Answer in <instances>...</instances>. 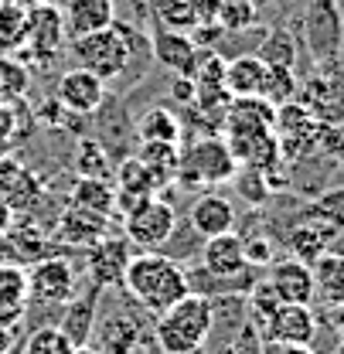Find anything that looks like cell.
Returning <instances> with one entry per match:
<instances>
[{
  "label": "cell",
  "instance_id": "5",
  "mask_svg": "<svg viewBox=\"0 0 344 354\" xmlns=\"http://www.w3.org/2000/svg\"><path fill=\"white\" fill-rule=\"evenodd\" d=\"M297 102L303 109L324 123V127H344V72L338 65V58L324 62V68L307 79L297 92Z\"/></svg>",
  "mask_w": 344,
  "mask_h": 354
},
{
  "label": "cell",
  "instance_id": "43",
  "mask_svg": "<svg viewBox=\"0 0 344 354\" xmlns=\"http://www.w3.org/2000/svg\"><path fill=\"white\" fill-rule=\"evenodd\" d=\"M262 354H317L310 344H280V341H266Z\"/></svg>",
  "mask_w": 344,
  "mask_h": 354
},
{
  "label": "cell",
  "instance_id": "13",
  "mask_svg": "<svg viewBox=\"0 0 344 354\" xmlns=\"http://www.w3.org/2000/svg\"><path fill=\"white\" fill-rule=\"evenodd\" d=\"M201 263H205V272L215 276V279H235V276H242V269L249 266L246 263V239H239L235 232L205 239Z\"/></svg>",
  "mask_w": 344,
  "mask_h": 354
},
{
  "label": "cell",
  "instance_id": "11",
  "mask_svg": "<svg viewBox=\"0 0 344 354\" xmlns=\"http://www.w3.org/2000/svg\"><path fill=\"white\" fill-rule=\"evenodd\" d=\"M55 95H58V106H62V109H69V113H75V116H89V113H96V109L102 106L106 82H102L99 75H92L89 68H69V72L58 79Z\"/></svg>",
  "mask_w": 344,
  "mask_h": 354
},
{
  "label": "cell",
  "instance_id": "35",
  "mask_svg": "<svg viewBox=\"0 0 344 354\" xmlns=\"http://www.w3.org/2000/svg\"><path fill=\"white\" fill-rule=\"evenodd\" d=\"M28 269L21 263H0V304H28Z\"/></svg>",
  "mask_w": 344,
  "mask_h": 354
},
{
  "label": "cell",
  "instance_id": "40",
  "mask_svg": "<svg viewBox=\"0 0 344 354\" xmlns=\"http://www.w3.org/2000/svg\"><path fill=\"white\" fill-rule=\"evenodd\" d=\"M273 259V249H269V242L266 239H256V242H246V263L249 266H266Z\"/></svg>",
  "mask_w": 344,
  "mask_h": 354
},
{
  "label": "cell",
  "instance_id": "4",
  "mask_svg": "<svg viewBox=\"0 0 344 354\" xmlns=\"http://www.w3.org/2000/svg\"><path fill=\"white\" fill-rule=\"evenodd\" d=\"M235 174H239V164L228 143L218 136L194 140L177 160V177L188 184H225V180H235Z\"/></svg>",
  "mask_w": 344,
  "mask_h": 354
},
{
  "label": "cell",
  "instance_id": "27",
  "mask_svg": "<svg viewBox=\"0 0 344 354\" xmlns=\"http://www.w3.org/2000/svg\"><path fill=\"white\" fill-rule=\"evenodd\" d=\"M136 136H140V143H147V140L177 143L181 140V120L164 106H150L147 113L136 116Z\"/></svg>",
  "mask_w": 344,
  "mask_h": 354
},
{
  "label": "cell",
  "instance_id": "39",
  "mask_svg": "<svg viewBox=\"0 0 344 354\" xmlns=\"http://www.w3.org/2000/svg\"><path fill=\"white\" fill-rule=\"evenodd\" d=\"M276 307H280V297L269 290V283H262V286L253 290V310L259 313V320H262V324L269 320V313H273Z\"/></svg>",
  "mask_w": 344,
  "mask_h": 354
},
{
  "label": "cell",
  "instance_id": "32",
  "mask_svg": "<svg viewBox=\"0 0 344 354\" xmlns=\"http://www.w3.org/2000/svg\"><path fill=\"white\" fill-rule=\"evenodd\" d=\"M24 17L28 7L17 0H0V55H10L24 44Z\"/></svg>",
  "mask_w": 344,
  "mask_h": 354
},
{
  "label": "cell",
  "instance_id": "37",
  "mask_svg": "<svg viewBox=\"0 0 344 354\" xmlns=\"http://www.w3.org/2000/svg\"><path fill=\"white\" fill-rule=\"evenodd\" d=\"M72 341L65 337L62 327H38L28 344H24V354H72Z\"/></svg>",
  "mask_w": 344,
  "mask_h": 354
},
{
  "label": "cell",
  "instance_id": "9",
  "mask_svg": "<svg viewBox=\"0 0 344 354\" xmlns=\"http://www.w3.org/2000/svg\"><path fill=\"white\" fill-rule=\"evenodd\" d=\"M28 293L42 304H69L75 297V266L48 256L28 269Z\"/></svg>",
  "mask_w": 344,
  "mask_h": 354
},
{
  "label": "cell",
  "instance_id": "24",
  "mask_svg": "<svg viewBox=\"0 0 344 354\" xmlns=\"http://www.w3.org/2000/svg\"><path fill=\"white\" fill-rule=\"evenodd\" d=\"M314 272V293H320L331 307L344 304V256L341 252H324L317 263H310Z\"/></svg>",
  "mask_w": 344,
  "mask_h": 354
},
{
  "label": "cell",
  "instance_id": "10",
  "mask_svg": "<svg viewBox=\"0 0 344 354\" xmlns=\"http://www.w3.org/2000/svg\"><path fill=\"white\" fill-rule=\"evenodd\" d=\"M129 239H113V235H102L96 245H89V283L96 290H106V286H120L123 283V272L129 266Z\"/></svg>",
  "mask_w": 344,
  "mask_h": 354
},
{
  "label": "cell",
  "instance_id": "45",
  "mask_svg": "<svg viewBox=\"0 0 344 354\" xmlns=\"http://www.w3.org/2000/svg\"><path fill=\"white\" fill-rule=\"evenodd\" d=\"M14 215H17V212H14L7 201H0V235H7V232L14 228Z\"/></svg>",
  "mask_w": 344,
  "mask_h": 354
},
{
  "label": "cell",
  "instance_id": "48",
  "mask_svg": "<svg viewBox=\"0 0 344 354\" xmlns=\"http://www.w3.org/2000/svg\"><path fill=\"white\" fill-rule=\"evenodd\" d=\"M341 58H344V44H341Z\"/></svg>",
  "mask_w": 344,
  "mask_h": 354
},
{
  "label": "cell",
  "instance_id": "38",
  "mask_svg": "<svg viewBox=\"0 0 344 354\" xmlns=\"http://www.w3.org/2000/svg\"><path fill=\"white\" fill-rule=\"evenodd\" d=\"M307 215H310V218L327 221V225H334V228L341 232V228H344V187H334V191L320 194Z\"/></svg>",
  "mask_w": 344,
  "mask_h": 354
},
{
  "label": "cell",
  "instance_id": "34",
  "mask_svg": "<svg viewBox=\"0 0 344 354\" xmlns=\"http://www.w3.org/2000/svg\"><path fill=\"white\" fill-rule=\"evenodd\" d=\"M300 92V82L293 75V68H269L266 65V82H262V99L273 102V106H283V102H293Z\"/></svg>",
  "mask_w": 344,
  "mask_h": 354
},
{
  "label": "cell",
  "instance_id": "47",
  "mask_svg": "<svg viewBox=\"0 0 344 354\" xmlns=\"http://www.w3.org/2000/svg\"><path fill=\"white\" fill-rule=\"evenodd\" d=\"M72 354H99V351H96L92 344H75V348H72Z\"/></svg>",
  "mask_w": 344,
  "mask_h": 354
},
{
  "label": "cell",
  "instance_id": "44",
  "mask_svg": "<svg viewBox=\"0 0 344 354\" xmlns=\"http://www.w3.org/2000/svg\"><path fill=\"white\" fill-rule=\"evenodd\" d=\"M171 92L181 99V102H194V82H191V79H184V75H177V79H174Z\"/></svg>",
  "mask_w": 344,
  "mask_h": 354
},
{
  "label": "cell",
  "instance_id": "16",
  "mask_svg": "<svg viewBox=\"0 0 344 354\" xmlns=\"http://www.w3.org/2000/svg\"><path fill=\"white\" fill-rule=\"evenodd\" d=\"M269 290L280 297V304H310L314 293V272L300 259H283L269 272Z\"/></svg>",
  "mask_w": 344,
  "mask_h": 354
},
{
  "label": "cell",
  "instance_id": "23",
  "mask_svg": "<svg viewBox=\"0 0 344 354\" xmlns=\"http://www.w3.org/2000/svg\"><path fill=\"white\" fill-rule=\"evenodd\" d=\"M96 330V351L99 354H133L136 341H140V330H136V320L129 317H106Z\"/></svg>",
  "mask_w": 344,
  "mask_h": 354
},
{
  "label": "cell",
  "instance_id": "30",
  "mask_svg": "<svg viewBox=\"0 0 344 354\" xmlns=\"http://www.w3.org/2000/svg\"><path fill=\"white\" fill-rule=\"evenodd\" d=\"M136 157L147 164V171L154 174V180H157L161 187L177 177V160H181L177 143H157V140H147V143H140Z\"/></svg>",
  "mask_w": 344,
  "mask_h": 354
},
{
  "label": "cell",
  "instance_id": "12",
  "mask_svg": "<svg viewBox=\"0 0 344 354\" xmlns=\"http://www.w3.org/2000/svg\"><path fill=\"white\" fill-rule=\"evenodd\" d=\"M262 330L269 341H280V344H310L317 334V317L310 304H280L262 324Z\"/></svg>",
  "mask_w": 344,
  "mask_h": 354
},
{
  "label": "cell",
  "instance_id": "28",
  "mask_svg": "<svg viewBox=\"0 0 344 354\" xmlns=\"http://www.w3.org/2000/svg\"><path fill=\"white\" fill-rule=\"evenodd\" d=\"M92 320H96V293L86 297H72L65 304V317H62V330L72 344H89L92 337Z\"/></svg>",
  "mask_w": 344,
  "mask_h": 354
},
{
  "label": "cell",
  "instance_id": "17",
  "mask_svg": "<svg viewBox=\"0 0 344 354\" xmlns=\"http://www.w3.org/2000/svg\"><path fill=\"white\" fill-rule=\"evenodd\" d=\"M62 14H65L69 38H82L116 21V0H65Z\"/></svg>",
  "mask_w": 344,
  "mask_h": 354
},
{
  "label": "cell",
  "instance_id": "1",
  "mask_svg": "<svg viewBox=\"0 0 344 354\" xmlns=\"http://www.w3.org/2000/svg\"><path fill=\"white\" fill-rule=\"evenodd\" d=\"M123 286L129 290V297L154 317L161 310H168L171 304H177L184 293H191L188 269L174 263L171 256H161V252L133 256L127 272H123Z\"/></svg>",
  "mask_w": 344,
  "mask_h": 354
},
{
  "label": "cell",
  "instance_id": "29",
  "mask_svg": "<svg viewBox=\"0 0 344 354\" xmlns=\"http://www.w3.org/2000/svg\"><path fill=\"white\" fill-rule=\"evenodd\" d=\"M150 17L164 31H194L198 28V7L194 0H150Z\"/></svg>",
  "mask_w": 344,
  "mask_h": 354
},
{
  "label": "cell",
  "instance_id": "26",
  "mask_svg": "<svg viewBox=\"0 0 344 354\" xmlns=\"http://www.w3.org/2000/svg\"><path fill=\"white\" fill-rule=\"evenodd\" d=\"M256 55L262 58V65L269 68H293L297 65V38L290 28H269L262 31Z\"/></svg>",
  "mask_w": 344,
  "mask_h": 354
},
{
  "label": "cell",
  "instance_id": "46",
  "mask_svg": "<svg viewBox=\"0 0 344 354\" xmlns=\"http://www.w3.org/2000/svg\"><path fill=\"white\" fill-rule=\"evenodd\" d=\"M334 327L344 334V304H338V307H334Z\"/></svg>",
  "mask_w": 344,
  "mask_h": 354
},
{
  "label": "cell",
  "instance_id": "3",
  "mask_svg": "<svg viewBox=\"0 0 344 354\" xmlns=\"http://www.w3.org/2000/svg\"><path fill=\"white\" fill-rule=\"evenodd\" d=\"M136 48H150V38H140L129 24H120V21H113L102 31L72 38V55H75L79 68H89L102 82H109V79L127 72Z\"/></svg>",
  "mask_w": 344,
  "mask_h": 354
},
{
  "label": "cell",
  "instance_id": "14",
  "mask_svg": "<svg viewBox=\"0 0 344 354\" xmlns=\"http://www.w3.org/2000/svg\"><path fill=\"white\" fill-rule=\"evenodd\" d=\"M42 194H44V184L38 180L35 171H28L14 157H0V201H7L14 212H24Z\"/></svg>",
  "mask_w": 344,
  "mask_h": 354
},
{
  "label": "cell",
  "instance_id": "20",
  "mask_svg": "<svg viewBox=\"0 0 344 354\" xmlns=\"http://www.w3.org/2000/svg\"><path fill=\"white\" fill-rule=\"evenodd\" d=\"M266 82V65L256 51H246V55H232L225 58V75H221V86L225 92L235 99V95H259Z\"/></svg>",
  "mask_w": 344,
  "mask_h": 354
},
{
  "label": "cell",
  "instance_id": "42",
  "mask_svg": "<svg viewBox=\"0 0 344 354\" xmlns=\"http://www.w3.org/2000/svg\"><path fill=\"white\" fill-rule=\"evenodd\" d=\"M17 130V123H14V109H10V102H0V143H7L10 136Z\"/></svg>",
  "mask_w": 344,
  "mask_h": 354
},
{
  "label": "cell",
  "instance_id": "15",
  "mask_svg": "<svg viewBox=\"0 0 344 354\" xmlns=\"http://www.w3.org/2000/svg\"><path fill=\"white\" fill-rule=\"evenodd\" d=\"M55 235H58L65 245H72V249H89V245H96L102 235H109V215H99V212L69 205V208L62 212L58 225H55Z\"/></svg>",
  "mask_w": 344,
  "mask_h": 354
},
{
  "label": "cell",
  "instance_id": "25",
  "mask_svg": "<svg viewBox=\"0 0 344 354\" xmlns=\"http://www.w3.org/2000/svg\"><path fill=\"white\" fill-rule=\"evenodd\" d=\"M69 205L89 208V212H99V215H113V212H116V191L109 187V180H99V177H79V180L72 184Z\"/></svg>",
  "mask_w": 344,
  "mask_h": 354
},
{
  "label": "cell",
  "instance_id": "22",
  "mask_svg": "<svg viewBox=\"0 0 344 354\" xmlns=\"http://www.w3.org/2000/svg\"><path fill=\"white\" fill-rule=\"evenodd\" d=\"M116 184H120V194H116V205H123L127 212L129 205H136L140 198H154V191H161V184L154 180V174L147 171V164L133 153L120 164L116 171Z\"/></svg>",
  "mask_w": 344,
  "mask_h": 354
},
{
  "label": "cell",
  "instance_id": "2",
  "mask_svg": "<svg viewBox=\"0 0 344 354\" xmlns=\"http://www.w3.org/2000/svg\"><path fill=\"white\" fill-rule=\"evenodd\" d=\"M212 324H215L212 297L191 290L177 304L157 313L154 341L164 354H198L212 334Z\"/></svg>",
  "mask_w": 344,
  "mask_h": 354
},
{
  "label": "cell",
  "instance_id": "8",
  "mask_svg": "<svg viewBox=\"0 0 344 354\" xmlns=\"http://www.w3.org/2000/svg\"><path fill=\"white\" fill-rule=\"evenodd\" d=\"M62 44H65V14H62V7L58 3H35V7H28V17H24V44L21 48H28L35 58H42V62H51L58 51H62Z\"/></svg>",
  "mask_w": 344,
  "mask_h": 354
},
{
  "label": "cell",
  "instance_id": "18",
  "mask_svg": "<svg viewBox=\"0 0 344 354\" xmlns=\"http://www.w3.org/2000/svg\"><path fill=\"white\" fill-rule=\"evenodd\" d=\"M150 55H154L164 68H171L174 75L191 79L198 44L191 41V35H188V31H164V28H161V31L150 38Z\"/></svg>",
  "mask_w": 344,
  "mask_h": 354
},
{
  "label": "cell",
  "instance_id": "7",
  "mask_svg": "<svg viewBox=\"0 0 344 354\" xmlns=\"http://www.w3.org/2000/svg\"><path fill=\"white\" fill-rule=\"evenodd\" d=\"M303 38L317 62L341 58L344 44V17L338 0H310L303 14Z\"/></svg>",
  "mask_w": 344,
  "mask_h": 354
},
{
  "label": "cell",
  "instance_id": "36",
  "mask_svg": "<svg viewBox=\"0 0 344 354\" xmlns=\"http://www.w3.org/2000/svg\"><path fill=\"white\" fill-rule=\"evenodd\" d=\"M75 167H79V177H99V180H109L113 177V167L102 153V147L96 140H79V153H75Z\"/></svg>",
  "mask_w": 344,
  "mask_h": 354
},
{
  "label": "cell",
  "instance_id": "19",
  "mask_svg": "<svg viewBox=\"0 0 344 354\" xmlns=\"http://www.w3.org/2000/svg\"><path fill=\"white\" fill-rule=\"evenodd\" d=\"M191 228L201 235V239H212V235H225L235 228V208L228 198L221 194H201L191 201V212H188Z\"/></svg>",
  "mask_w": 344,
  "mask_h": 354
},
{
  "label": "cell",
  "instance_id": "31",
  "mask_svg": "<svg viewBox=\"0 0 344 354\" xmlns=\"http://www.w3.org/2000/svg\"><path fill=\"white\" fill-rule=\"evenodd\" d=\"M215 24L225 35H239V31H253L259 28V10L253 0H221L218 3Z\"/></svg>",
  "mask_w": 344,
  "mask_h": 354
},
{
  "label": "cell",
  "instance_id": "33",
  "mask_svg": "<svg viewBox=\"0 0 344 354\" xmlns=\"http://www.w3.org/2000/svg\"><path fill=\"white\" fill-rule=\"evenodd\" d=\"M31 86V72L24 62L0 55V102H21Z\"/></svg>",
  "mask_w": 344,
  "mask_h": 354
},
{
  "label": "cell",
  "instance_id": "41",
  "mask_svg": "<svg viewBox=\"0 0 344 354\" xmlns=\"http://www.w3.org/2000/svg\"><path fill=\"white\" fill-rule=\"evenodd\" d=\"M24 310H28V304H0V327L10 330V327L24 317Z\"/></svg>",
  "mask_w": 344,
  "mask_h": 354
},
{
  "label": "cell",
  "instance_id": "6",
  "mask_svg": "<svg viewBox=\"0 0 344 354\" xmlns=\"http://www.w3.org/2000/svg\"><path fill=\"white\" fill-rule=\"evenodd\" d=\"M123 228L133 245H143V252H157L177 228V215L168 201L161 198H140L123 212Z\"/></svg>",
  "mask_w": 344,
  "mask_h": 354
},
{
  "label": "cell",
  "instance_id": "21",
  "mask_svg": "<svg viewBox=\"0 0 344 354\" xmlns=\"http://www.w3.org/2000/svg\"><path fill=\"white\" fill-rule=\"evenodd\" d=\"M334 235H338V228L334 225H327V221L320 218H310L303 225H297L293 232H290V245H293V259H300V263H317L324 252H327V245L334 242Z\"/></svg>",
  "mask_w": 344,
  "mask_h": 354
}]
</instances>
